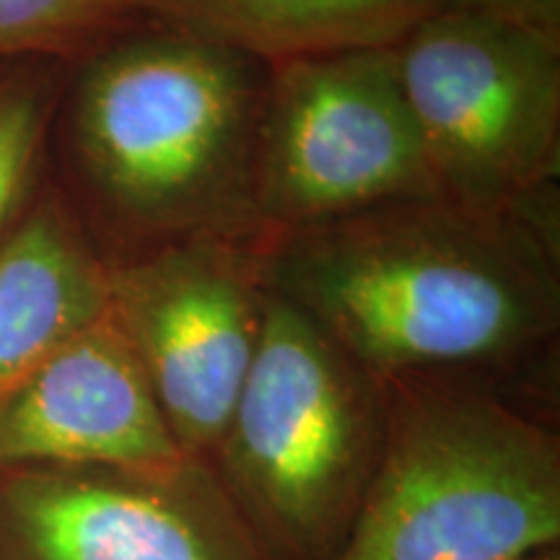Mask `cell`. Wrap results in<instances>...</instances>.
<instances>
[{
    "instance_id": "1",
    "label": "cell",
    "mask_w": 560,
    "mask_h": 560,
    "mask_svg": "<svg viewBox=\"0 0 560 560\" xmlns=\"http://www.w3.org/2000/svg\"><path fill=\"white\" fill-rule=\"evenodd\" d=\"M265 291L374 380L503 371L560 322L548 202L475 208L412 198L257 240Z\"/></svg>"
},
{
    "instance_id": "2",
    "label": "cell",
    "mask_w": 560,
    "mask_h": 560,
    "mask_svg": "<svg viewBox=\"0 0 560 560\" xmlns=\"http://www.w3.org/2000/svg\"><path fill=\"white\" fill-rule=\"evenodd\" d=\"M268 62L145 21L68 68L50 172L107 260L192 236L260 240Z\"/></svg>"
},
{
    "instance_id": "3",
    "label": "cell",
    "mask_w": 560,
    "mask_h": 560,
    "mask_svg": "<svg viewBox=\"0 0 560 560\" xmlns=\"http://www.w3.org/2000/svg\"><path fill=\"white\" fill-rule=\"evenodd\" d=\"M382 392V454L335 560H520L560 542L556 431L475 376Z\"/></svg>"
},
{
    "instance_id": "4",
    "label": "cell",
    "mask_w": 560,
    "mask_h": 560,
    "mask_svg": "<svg viewBox=\"0 0 560 560\" xmlns=\"http://www.w3.org/2000/svg\"><path fill=\"white\" fill-rule=\"evenodd\" d=\"M382 441V382L268 293L260 346L210 465L270 560L338 558Z\"/></svg>"
},
{
    "instance_id": "5",
    "label": "cell",
    "mask_w": 560,
    "mask_h": 560,
    "mask_svg": "<svg viewBox=\"0 0 560 560\" xmlns=\"http://www.w3.org/2000/svg\"><path fill=\"white\" fill-rule=\"evenodd\" d=\"M439 198L522 208L560 164V42L450 3L395 45Z\"/></svg>"
},
{
    "instance_id": "6",
    "label": "cell",
    "mask_w": 560,
    "mask_h": 560,
    "mask_svg": "<svg viewBox=\"0 0 560 560\" xmlns=\"http://www.w3.org/2000/svg\"><path fill=\"white\" fill-rule=\"evenodd\" d=\"M433 195L395 47L268 62L255 164L262 234Z\"/></svg>"
},
{
    "instance_id": "7",
    "label": "cell",
    "mask_w": 560,
    "mask_h": 560,
    "mask_svg": "<svg viewBox=\"0 0 560 560\" xmlns=\"http://www.w3.org/2000/svg\"><path fill=\"white\" fill-rule=\"evenodd\" d=\"M257 240L192 236L109 260V319L187 457H213L260 346Z\"/></svg>"
},
{
    "instance_id": "8",
    "label": "cell",
    "mask_w": 560,
    "mask_h": 560,
    "mask_svg": "<svg viewBox=\"0 0 560 560\" xmlns=\"http://www.w3.org/2000/svg\"><path fill=\"white\" fill-rule=\"evenodd\" d=\"M0 560H270L206 459L0 470Z\"/></svg>"
},
{
    "instance_id": "9",
    "label": "cell",
    "mask_w": 560,
    "mask_h": 560,
    "mask_svg": "<svg viewBox=\"0 0 560 560\" xmlns=\"http://www.w3.org/2000/svg\"><path fill=\"white\" fill-rule=\"evenodd\" d=\"M187 459L149 376L109 314L0 389V470H156Z\"/></svg>"
},
{
    "instance_id": "10",
    "label": "cell",
    "mask_w": 560,
    "mask_h": 560,
    "mask_svg": "<svg viewBox=\"0 0 560 560\" xmlns=\"http://www.w3.org/2000/svg\"><path fill=\"white\" fill-rule=\"evenodd\" d=\"M107 314V255L47 170L0 231V389Z\"/></svg>"
},
{
    "instance_id": "11",
    "label": "cell",
    "mask_w": 560,
    "mask_h": 560,
    "mask_svg": "<svg viewBox=\"0 0 560 560\" xmlns=\"http://www.w3.org/2000/svg\"><path fill=\"white\" fill-rule=\"evenodd\" d=\"M151 19L182 26L265 62L299 55L395 47L452 0H145Z\"/></svg>"
},
{
    "instance_id": "12",
    "label": "cell",
    "mask_w": 560,
    "mask_h": 560,
    "mask_svg": "<svg viewBox=\"0 0 560 560\" xmlns=\"http://www.w3.org/2000/svg\"><path fill=\"white\" fill-rule=\"evenodd\" d=\"M68 62H0V231L50 170L52 125Z\"/></svg>"
},
{
    "instance_id": "13",
    "label": "cell",
    "mask_w": 560,
    "mask_h": 560,
    "mask_svg": "<svg viewBox=\"0 0 560 560\" xmlns=\"http://www.w3.org/2000/svg\"><path fill=\"white\" fill-rule=\"evenodd\" d=\"M145 21H151L145 0H0V62L73 66Z\"/></svg>"
},
{
    "instance_id": "14",
    "label": "cell",
    "mask_w": 560,
    "mask_h": 560,
    "mask_svg": "<svg viewBox=\"0 0 560 560\" xmlns=\"http://www.w3.org/2000/svg\"><path fill=\"white\" fill-rule=\"evenodd\" d=\"M452 3L560 42V0H452Z\"/></svg>"
},
{
    "instance_id": "15",
    "label": "cell",
    "mask_w": 560,
    "mask_h": 560,
    "mask_svg": "<svg viewBox=\"0 0 560 560\" xmlns=\"http://www.w3.org/2000/svg\"><path fill=\"white\" fill-rule=\"evenodd\" d=\"M520 560H560V550H558V545H552V548L535 550V552H529V556H524Z\"/></svg>"
}]
</instances>
